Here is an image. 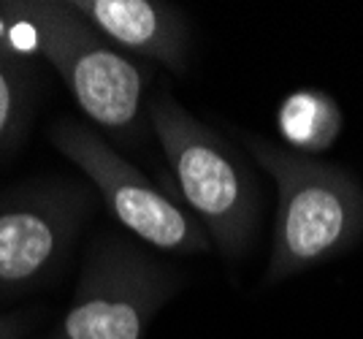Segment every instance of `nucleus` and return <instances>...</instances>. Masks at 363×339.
Listing matches in <instances>:
<instances>
[{"label":"nucleus","mask_w":363,"mask_h":339,"mask_svg":"<svg viewBox=\"0 0 363 339\" xmlns=\"http://www.w3.org/2000/svg\"><path fill=\"white\" fill-rule=\"evenodd\" d=\"M252 160L277 187L266 282L277 285L350 252L363 242V185L347 169L244 136Z\"/></svg>","instance_id":"f257e3e1"},{"label":"nucleus","mask_w":363,"mask_h":339,"mask_svg":"<svg viewBox=\"0 0 363 339\" xmlns=\"http://www.w3.org/2000/svg\"><path fill=\"white\" fill-rule=\"evenodd\" d=\"M41 55L65 82L84 117L114 139L133 144L150 128L152 71L108 44L84 16L60 0L6 3Z\"/></svg>","instance_id":"f03ea898"},{"label":"nucleus","mask_w":363,"mask_h":339,"mask_svg":"<svg viewBox=\"0 0 363 339\" xmlns=\"http://www.w3.org/2000/svg\"><path fill=\"white\" fill-rule=\"evenodd\" d=\"M150 130L212 247L228 261L247 255L257 233L260 193L242 152L168 93L150 98Z\"/></svg>","instance_id":"7ed1b4c3"},{"label":"nucleus","mask_w":363,"mask_h":339,"mask_svg":"<svg viewBox=\"0 0 363 339\" xmlns=\"http://www.w3.org/2000/svg\"><path fill=\"white\" fill-rule=\"evenodd\" d=\"M179 282L171 266L138 242L101 233L87 247L71 304L46 339H147Z\"/></svg>","instance_id":"20e7f679"},{"label":"nucleus","mask_w":363,"mask_h":339,"mask_svg":"<svg viewBox=\"0 0 363 339\" xmlns=\"http://www.w3.org/2000/svg\"><path fill=\"white\" fill-rule=\"evenodd\" d=\"M49 144L84 174L87 185L101 196L114 220L138 242L174 255L212 250L209 233L193 212L122 157L90 125L60 120L49 128Z\"/></svg>","instance_id":"39448f33"},{"label":"nucleus","mask_w":363,"mask_h":339,"mask_svg":"<svg viewBox=\"0 0 363 339\" xmlns=\"http://www.w3.org/2000/svg\"><path fill=\"white\" fill-rule=\"evenodd\" d=\"M95 206V190L68 177L0 190V301L44 288L62 269Z\"/></svg>","instance_id":"423d86ee"},{"label":"nucleus","mask_w":363,"mask_h":339,"mask_svg":"<svg viewBox=\"0 0 363 339\" xmlns=\"http://www.w3.org/2000/svg\"><path fill=\"white\" fill-rule=\"evenodd\" d=\"M108 44L128 57L150 60L174 74L190 62V25L177 6L160 0H71Z\"/></svg>","instance_id":"0eeeda50"},{"label":"nucleus","mask_w":363,"mask_h":339,"mask_svg":"<svg viewBox=\"0 0 363 339\" xmlns=\"http://www.w3.org/2000/svg\"><path fill=\"white\" fill-rule=\"evenodd\" d=\"M342 125L345 117L333 95L312 87L288 93L277 109L279 136L288 141L293 152L309 157L331 150L342 133Z\"/></svg>","instance_id":"6e6552de"},{"label":"nucleus","mask_w":363,"mask_h":339,"mask_svg":"<svg viewBox=\"0 0 363 339\" xmlns=\"http://www.w3.org/2000/svg\"><path fill=\"white\" fill-rule=\"evenodd\" d=\"M35 77L22 49L0 44V160L22 147L33 123Z\"/></svg>","instance_id":"1a4fd4ad"},{"label":"nucleus","mask_w":363,"mask_h":339,"mask_svg":"<svg viewBox=\"0 0 363 339\" xmlns=\"http://www.w3.org/2000/svg\"><path fill=\"white\" fill-rule=\"evenodd\" d=\"M30 309H19V312H0V339H28L33 328Z\"/></svg>","instance_id":"9d476101"}]
</instances>
